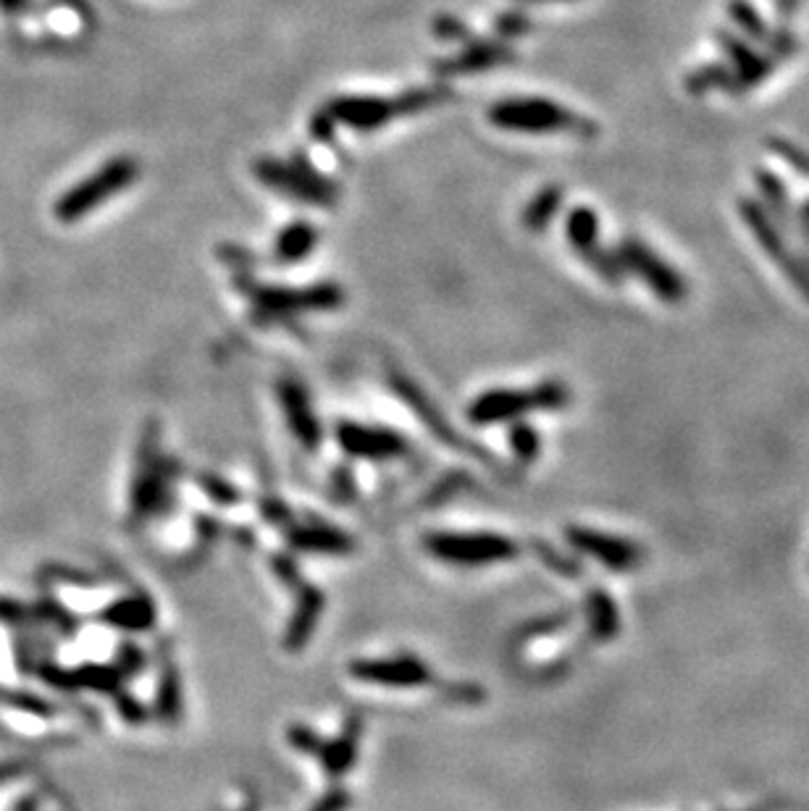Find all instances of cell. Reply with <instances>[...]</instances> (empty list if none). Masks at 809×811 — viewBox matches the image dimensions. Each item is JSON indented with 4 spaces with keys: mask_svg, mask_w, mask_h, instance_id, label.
I'll return each mask as SVG.
<instances>
[{
    "mask_svg": "<svg viewBox=\"0 0 809 811\" xmlns=\"http://www.w3.org/2000/svg\"><path fill=\"white\" fill-rule=\"evenodd\" d=\"M489 121L497 129L521 135H576L581 140H594L599 135L597 121L547 98L500 100L489 108Z\"/></svg>",
    "mask_w": 809,
    "mask_h": 811,
    "instance_id": "1",
    "label": "cell"
},
{
    "mask_svg": "<svg viewBox=\"0 0 809 811\" xmlns=\"http://www.w3.org/2000/svg\"><path fill=\"white\" fill-rule=\"evenodd\" d=\"M447 89L441 87H421L407 89L403 95L394 98H376V95H340L331 98L327 106V114L331 121L342 124L355 131H373L390 124L394 116H411L421 114V110L439 106L447 98Z\"/></svg>",
    "mask_w": 809,
    "mask_h": 811,
    "instance_id": "2",
    "label": "cell"
},
{
    "mask_svg": "<svg viewBox=\"0 0 809 811\" xmlns=\"http://www.w3.org/2000/svg\"><path fill=\"white\" fill-rule=\"evenodd\" d=\"M237 289L247 297V302L253 305V316H258L260 321H285L300 313H327L344 302L342 287L334 281L292 289L255 281L251 276H237Z\"/></svg>",
    "mask_w": 809,
    "mask_h": 811,
    "instance_id": "3",
    "label": "cell"
},
{
    "mask_svg": "<svg viewBox=\"0 0 809 811\" xmlns=\"http://www.w3.org/2000/svg\"><path fill=\"white\" fill-rule=\"evenodd\" d=\"M140 177V161L135 156H116L100 166L98 171L89 173L79 184L64 192L55 200V218L61 224H74V221L89 216L93 211L106 203V200L116 198L119 192L129 190Z\"/></svg>",
    "mask_w": 809,
    "mask_h": 811,
    "instance_id": "4",
    "label": "cell"
},
{
    "mask_svg": "<svg viewBox=\"0 0 809 811\" xmlns=\"http://www.w3.org/2000/svg\"><path fill=\"white\" fill-rule=\"evenodd\" d=\"M568 390L560 381H544L531 390H494L483 392L468 407V420L476 426L513 420L529 410H557L568 402Z\"/></svg>",
    "mask_w": 809,
    "mask_h": 811,
    "instance_id": "5",
    "label": "cell"
},
{
    "mask_svg": "<svg viewBox=\"0 0 809 811\" xmlns=\"http://www.w3.org/2000/svg\"><path fill=\"white\" fill-rule=\"evenodd\" d=\"M428 554L455 567H487L515 557L518 546L513 538L500 533H466V531H434L424 538Z\"/></svg>",
    "mask_w": 809,
    "mask_h": 811,
    "instance_id": "6",
    "label": "cell"
},
{
    "mask_svg": "<svg viewBox=\"0 0 809 811\" xmlns=\"http://www.w3.org/2000/svg\"><path fill=\"white\" fill-rule=\"evenodd\" d=\"M738 216H742L744 226L749 228V234L755 237L759 249L776 263L780 274H784L786 279L791 281V287L809 302V268L805 258H801V253H794V249L788 247L784 228L767 216V211L757 203V198L738 200Z\"/></svg>",
    "mask_w": 809,
    "mask_h": 811,
    "instance_id": "7",
    "label": "cell"
},
{
    "mask_svg": "<svg viewBox=\"0 0 809 811\" xmlns=\"http://www.w3.org/2000/svg\"><path fill=\"white\" fill-rule=\"evenodd\" d=\"M253 171L268 190L300 200V203H310L318 207H331L337 203V186L329 179H323L321 173L310 169L306 158H300V163H297V158L295 161L260 158V161H255Z\"/></svg>",
    "mask_w": 809,
    "mask_h": 811,
    "instance_id": "8",
    "label": "cell"
},
{
    "mask_svg": "<svg viewBox=\"0 0 809 811\" xmlns=\"http://www.w3.org/2000/svg\"><path fill=\"white\" fill-rule=\"evenodd\" d=\"M615 255H618L626 274H634L636 279L645 281L657 300L679 305L689 297L686 279L668 260H662L645 239L624 237L615 245Z\"/></svg>",
    "mask_w": 809,
    "mask_h": 811,
    "instance_id": "9",
    "label": "cell"
},
{
    "mask_svg": "<svg viewBox=\"0 0 809 811\" xmlns=\"http://www.w3.org/2000/svg\"><path fill=\"white\" fill-rule=\"evenodd\" d=\"M565 237H568L573 253L589 266L602 281L610 287H620L626 279V270L620 266L615 249H607L599 239V216L592 207H573L565 218Z\"/></svg>",
    "mask_w": 809,
    "mask_h": 811,
    "instance_id": "10",
    "label": "cell"
},
{
    "mask_svg": "<svg viewBox=\"0 0 809 811\" xmlns=\"http://www.w3.org/2000/svg\"><path fill=\"white\" fill-rule=\"evenodd\" d=\"M715 43L723 47L725 58L731 61V79L725 93L738 95V98L763 85L767 76L784 64L773 51H767V47L755 51V45H752L749 40L738 38L736 32L723 30V26L715 30Z\"/></svg>",
    "mask_w": 809,
    "mask_h": 811,
    "instance_id": "11",
    "label": "cell"
},
{
    "mask_svg": "<svg viewBox=\"0 0 809 811\" xmlns=\"http://www.w3.org/2000/svg\"><path fill=\"white\" fill-rule=\"evenodd\" d=\"M350 675L355 681L386 685V689H418L432 681V670L426 662L411 654L386 657V660H361L350 664Z\"/></svg>",
    "mask_w": 809,
    "mask_h": 811,
    "instance_id": "12",
    "label": "cell"
},
{
    "mask_svg": "<svg viewBox=\"0 0 809 811\" xmlns=\"http://www.w3.org/2000/svg\"><path fill=\"white\" fill-rule=\"evenodd\" d=\"M337 441L344 452L361 460H394L405 452V439L392 428L344 420L337 426Z\"/></svg>",
    "mask_w": 809,
    "mask_h": 811,
    "instance_id": "13",
    "label": "cell"
},
{
    "mask_svg": "<svg viewBox=\"0 0 809 811\" xmlns=\"http://www.w3.org/2000/svg\"><path fill=\"white\" fill-rule=\"evenodd\" d=\"M279 399H281V407H285L287 423H289V428H292L295 439L300 441L306 449H316L318 444H321V423H318L316 418L306 386L297 384V381H289V378L281 381Z\"/></svg>",
    "mask_w": 809,
    "mask_h": 811,
    "instance_id": "14",
    "label": "cell"
},
{
    "mask_svg": "<svg viewBox=\"0 0 809 811\" xmlns=\"http://www.w3.org/2000/svg\"><path fill=\"white\" fill-rule=\"evenodd\" d=\"M568 538L573 546H578L581 552L597 557L602 565L613 567V570H628V567L639 565V549L634 544H628L624 538L605 536V533L586 531V529H571Z\"/></svg>",
    "mask_w": 809,
    "mask_h": 811,
    "instance_id": "15",
    "label": "cell"
},
{
    "mask_svg": "<svg viewBox=\"0 0 809 811\" xmlns=\"http://www.w3.org/2000/svg\"><path fill=\"white\" fill-rule=\"evenodd\" d=\"M166 489H169V478L158 460V455L145 457L142 470L137 473L135 489H131V517L140 520L145 515H153L166 504Z\"/></svg>",
    "mask_w": 809,
    "mask_h": 811,
    "instance_id": "16",
    "label": "cell"
},
{
    "mask_svg": "<svg viewBox=\"0 0 809 811\" xmlns=\"http://www.w3.org/2000/svg\"><path fill=\"white\" fill-rule=\"evenodd\" d=\"M513 51H510L504 43H497V40H481V43L468 45L466 51L455 58L441 61L437 66L441 74H470V72H483V68H494L502 64H510L513 61Z\"/></svg>",
    "mask_w": 809,
    "mask_h": 811,
    "instance_id": "17",
    "label": "cell"
},
{
    "mask_svg": "<svg viewBox=\"0 0 809 811\" xmlns=\"http://www.w3.org/2000/svg\"><path fill=\"white\" fill-rule=\"evenodd\" d=\"M755 184H757V203L765 207L767 216L776 221L784 232H791L794 207H797V203H794L791 195H788L786 184L780 182L776 173L767 169L755 171Z\"/></svg>",
    "mask_w": 809,
    "mask_h": 811,
    "instance_id": "18",
    "label": "cell"
},
{
    "mask_svg": "<svg viewBox=\"0 0 809 811\" xmlns=\"http://www.w3.org/2000/svg\"><path fill=\"white\" fill-rule=\"evenodd\" d=\"M321 612H323V594L316 591V588H310V586H302L300 596H297L295 615H292V620H289V628L285 636V643L289 651H300L302 647H306V641L313 636L318 620H321Z\"/></svg>",
    "mask_w": 809,
    "mask_h": 811,
    "instance_id": "19",
    "label": "cell"
},
{
    "mask_svg": "<svg viewBox=\"0 0 809 811\" xmlns=\"http://www.w3.org/2000/svg\"><path fill=\"white\" fill-rule=\"evenodd\" d=\"M318 239V228L308 221H292L279 232V237L274 242V258L279 263H300L313 253Z\"/></svg>",
    "mask_w": 809,
    "mask_h": 811,
    "instance_id": "20",
    "label": "cell"
},
{
    "mask_svg": "<svg viewBox=\"0 0 809 811\" xmlns=\"http://www.w3.org/2000/svg\"><path fill=\"white\" fill-rule=\"evenodd\" d=\"M289 541L292 546L302 552H321V554H344L352 549L350 536H344L342 531L331 529L323 523H310V525H295L289 531Z\"/></svg>",
    "mask_w": 809,
    "mask_h": 811,
    "instance_id": "21",
    "label": "cell"
},
{
    "mask_svg": "<svg viewBox=\"0 0 809 811\" xmlns=\"http://www.w3.org/2000/svg\"><path fill=\"white\" fill-rule=\"evenodd\" d=\"M358 736H361V725L350 723L344 727V733L340 738L334 740H323L321 751H318V759L331 778H342L348 769L355 765L358 759Z\"/></svg>",
    "mask_w": 809,
    "mask_h": 811,
    "instance_id": "22",
    "label": "cell"
},
{
    "mask_svg": "<svg viewBox=\"0 0 809 811\" xmlns=\"http://www.w3.org/2000/svg\"><path fill=\"white\" fill-rule=\"evenodd\" d=\"M563 198H565V192L560 184L542 186V190H539L536 195L529 200V205L523 207V216H521L523 226L534 234L547 232L550 224L560 213V207H563Z\"/></svg>",
    "mask_w": 809,
    "mask_h": 811,
    "instance_id": "23",
    "label": "cell"
},
{
    "mask_svg": "<svg viewBox=\"0 0 809 811\" xmlns=\"http://www.w3.org/2000/svg\"><path fill=\"white\" fill-rule=\"evenodd\" d=\"M106 620L114 628L121 630H148L156 622V607L153 601L140 599V596H129V599L116 601L106 612Z\"/></svg>",
    "mask_w": 809,
    "mask_h": 811,
    "instance_id": "24",
    "label": "cell"
},
{
    "mask_svg": "<svg viewBox=\"0 0 809 811\" xmlns=\"http://www.w3.org/2000/svg\"><path fill=\"white\" fill-rule=\"evenodd\" d=\"M728 17L733 26H736L742 38L749 40V43H759L763 45L767 38H770V24L765 22L763 13H759L749 0H731L728 3Z\"/></svg>",
    "mask_w": 809,
    "mask_h": 811,
    "instance_id": "25",
    "label": "cell"
},
{
    "mask_svg": "<svg viewBox=\"0 0 809 811\" xmlns=\"http://www.w3.org/2000/svg\"><path fill=\"white\" fill-rule=\"evenodd\" d=\"M156 712L166 723H174L182 714V685H179V675L174 664H166L161 681H158V696H156Z\"/></svg>",
    "mask_w": 809,
    "mask_h": 811,
    "instance_id": "26",
    "label": "cell"
},
{
    "mask_svg": "<svg viewBox=\"0 0 809 811\" xmlns=\"http://www.w3.org/2000/svg\"><path fill=\"white\" fill-rule=\"evenodd\" d=\"M728 79H731V66L725 64H704L700 68H691V72L686 74V79H683V87H686L689 95H707L712 93V89H723L728 87Z\"/></svg>",
    "mask_w": 809,
    "mask_h": 811,
    "instance_id": "27",
    "label": "cell"
},
{
    "mask_svg": "<svg viewBox=\"0 0 809 811\" xmlns=\"http://www.w3.org/2000/svg\"><path fill=\"white\" fill-rule=\"evenodd\" d=\"M767 150L780 158L786 166H791L801 177L809 179V150L799 148L797 142L786 140V137H767Z\"/></svg>",
    "mask_w": 809,
    "mask_h": 811,
    "instance_id": "28",
    "label": "cell"
},
{
    "mask_svg": "<svg viewBox=\"0 0 809 811\" xmlns=\"http://www.w3.org/2000/svg\"><path fill=\"white\" fill-rule=\"evenodd\" d=\"M510 444H513L515 455L521 457V460L531 462L539 452V439H536L534 428H529V426H515L513 436H510Z\"/></svg>",
    "mask_w": 809,
    "mask_h": 811,
    "instance_id": "29",
    "label": "cell"
},
{
    "mask_svg": "<svg viewBox=\"0 0 809 811\" xmlns=\"http://www.w3.org/2000/svg\"><path fill=\"white\" fill-rule=\"evenodd\" d=\"M287 738H289V744L297 748V751L313 754V757H318V751H321V746H323V740L318 738L310 727H302V725L289 727Z\"/></svg>",
    "mask_w": 809,
    "mask_h": 811,
    "instance_id": "30",
    "label": "cell"
},
{
    "mask_svg": "<svg viewBox=\"0 0 809 811\" xmlns=\"http://www.w3.org/2000/svg\"><path fill=\"white\" fill-rule=\"evenodd\" d=\"M529 30H531V22H529V17H523V13L510 11V13H502V17H497V34H500V38H518V34H523Z\"/></svg>",
    "mask_w": 809,
    "mask_h": 811,
    "instance_id": "31",
    "label": "cell"
},
{
    "mask_svg": "<svg viewBox=\"0 0 809 811\" xmlns=\"http://www.w3.org/2000/svg\"><path fill=\"white\" fill-rule=\"evenodd\" d=\"M348 803H350L348 790L340 788V790H331L329 796H323V799L318 801L310 811H342L344 807H348Z\"/></svg>",
    "mask_w": 809,
    "mask_h": 811,
    "instance_id": "32",
    "label": "cell"
},
{
    "mask_svg": "<svg viewBox=\"0 0 809 811\" xmlns=\"http://www.w3.org/2000/svg\"><path fill=\"white\" fill-rule=\"evenodd\" d=\"M794 232H797L809 247V198H805L801 203H797V207H794Z\"/></svg>",
    "mask_w": 809,
    "mask_h": 811,
    "instance_id": "33",
    "label": "cell"
},
{
    "mask_svg": "<svg viewBox=\"0 0 809 811\" xmlns=\"http://www.w3.org/2000/svg\"><path fill=\"white\" fill-rule=\"evenodd\" d=\"M437 32L445 34V38H449V40L468 38V26L462 22H458L455 17H439L437 19Z\"/></svg>",
    "mask_w": 809,
    "mask_h": 811,
    "instance_id": "34",
    "label": "cell"
},
{
    "mask_svg": "<svg viewBox=\"0 0 809 811\" xmlns=\"http://www.w3.org/2000/svg\"><path fill=\"white\" fill-rule=\"evenodd\" d=\"M203 487L211 497H216L219 502H237V491H234L232 487H226V483L213 481V478H203Z\"/></svg>",
    "mask_w": 809,
    "mask_h": 811,
    "instance_id": "35",
    "label": "cell"
},
{
    "mask_svg": "<svg viewBox=\"0 0 809 811\" xmlns=\"http://www.w3.org/2000/svg\"><path fill=\"white\" fill-rule=\"evenodd\" d=\"M773 6H776L778 24H788L794 17H797L801 0H773Z\"/></svg>",
    "mask_w": 809,
    "mask_h": 811,
    "instance_id": "36",
    "label": "cell"
},
{
    "mask_svg": "<svg viewBox=\"0 0 809 811\" xmlns=\"http://www.w3.org/2000/svg\"><path fill=\"white\" fill-rule=\"evenodd\" d=\"M24 617V607L11 599H0V620H19Z\"/></svg>",
    "mask_w": 809,
    "mask_h": 811,
    "instance_id": "37",
    "label": "cell"
},
{
    "mask_svg": "<svg viewBox=\"0 0 809 811\" xmlns=\"http://www.w3.org/2000/svg\"><path fill=\"white\" fill-rule=\"evenodd\" d=\"M24 6H26V0H0V9H3V11H9V13H17V11H22V9H24Z\"/></svg>",
    "mask_w": 809,
    "mask_h": 811,
    "instance_id": "38",
    "label": "cell"
},
{
    "mask_svg": "<svg viewBox=\"0 0 809 811\" xmlns=\"http://www.w3.org/2000/svg\"><path fill=\"white\" fill-rule=\"evenodd\" d=\"M523 3H568V0H523Z\"/></svg>",
    "mask_w": 809,
    "mask_h": 811,
    "instance_id": "39",
    "label": "cell"
},
{
    "mask_svg": "<svg viewBox=\"0 0 809 811\" xmlns=\"http://www.w3.org/2000/svg\"><path fill=\"white\" fill-rule=\"evenodd\" d=\"M801 258H805V263H807V268H809V249H807V253H801Z\"/></svg>",
    "mask_w": 809,
    "mask_h": 811,
    "instance_id": "40",
    "label": "cell"
}]
</instances>
